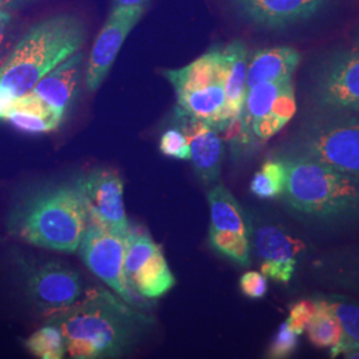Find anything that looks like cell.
Listing matches in <instances>:
<instances>
[{"instance_id": "7402d4cb", "label": "cell", "mask_w": 359, "mask_h": 359, "mask_svg": "<svg viewBox=\"0 0 359 359\" xmlns=\"http://www.w3.org/2000/svg\"><path fill=\"white\" fill-rule=\"evenodd\" d=\"M314 305V314L306 326V333L310 342L314 346L321 348L329 347L330 350L341 346L345 335L338 318L334 316L333 311L325 304L322 298L316 299Z\"/></svg>"}, {"instance_id": "7a4b0ae2", "label": "cell", "mask_w": 359, "mask_h": 359, "mask_svg": "<svg viewBox=\"0 0 359 359\" xmlns=\"http://www.w3.org/2000/svg\"><path fill=\"white\" fill-rule=\"evenodd\" d=\"M287 209L301 219L325 226L359 225V177L308 157L283 154Z\"/></svg>"}, {"instance_id": "ffe728a7", "label": "cell", "mask_w": 359, "mask_h": 359, "mask_svg": "<svg viewBox=\"0 0 359 359\" xmlns=\"http://www.w3.org/2000/svg\"><path fill=\"white\" fill-rule=\"evenodd\" d=\"M4 120L20 132L38 135L55 130L60 126L63 117L57 115L32 92H28L16 99L11 112Z\"/></svg>"}, {"instance_id": "d590c367", "label": "cell", "mask_w": 359, "mask_h": 359, "mask_svg": "<svg viewBox=\"0 0 359 359\" xmlns=\"http://www.w3.org/2000/svg\"><path fill=\"white\" fill-rule=\"evenodd\" d=\"M149 0H114L112 8L118 7H147Z\"/></svg>"}, {"instance_id": "d6a6232c", "label": "cell", "mask_w": 359, "mask_h": 359, "mask_svg": "<svg viewBox=\"0 0 359 359\" xmlns=\"http://www.w3.org/2000/svg\"><path fill=\"white\" fill-rule=\"evenodd\" d=\"M16 99L18 97L13 95L11 90L0 86V120H4L6 116L11 112Z\"/></svg>"}, {"instance_id": "836d02e7", "label": "cell", "mask_w": 359, "mask_h": 359, "mask_svg": "<svg viewBox=\"0 0 359 359\" xmlns=\"http://www.w3.org/2000/svg\"><path fill=\"white\" fill-rule=\"evenodd\" d=\"M342 355L345 358H359V344H346L332 351V358Z\"/></svg>"}, {"instance_id": "9c48e42d", "label": "cell", "mask_w": 359, "mask_h": 359, "mask_svg": "<svg viewBox=\"0 0 359 359\" xmlns=\"http://www.w3.org/2000/svg\"><path fill=\"white\" fill-rule=\"evenodd\" d=\"M126 241L124 271L129 289L145 298L168 293L176 285V278L161 248L142 229H129Z\"/></svg>"}, {"instance_id": "e0dca14e", "label": "cell", "mask_w": 359, "mask_h": 359, "mask_svg": "<svg viewBox=\"0 0 359 359\" xmlns=\"http://www.w3.org/2000/svg\"><path fill=\"white\" fill-rule=\"evenodd\" d=\"M83 59L81 51L75 52L43 77L31 90L62 117H65L67 109L76 97L83 75Z\"/></svg>"}, {"instance_id": "d4e9b609", "label": "cell", "mask_w": 359, "mask_h": 359, "mask_svg": "<svg viewBox=\"0 0 359 359\" xmlns=\"http://www.w3.org/2000/svg\"><path fill=\"white\" fill-rule=\"evenodd\" d=\"M26 348L34 357L41 359H62L67 354L65 337L51 323H47L27 338Z\"/></svg>"}, {"instance_id": "4dcf8cb0", "label": "cell", "mask_w": 359, "mask_h": 359, "mask_svg": "<svg viewBox=\"0 0 359 359\" xmlns=\"http://www.w3.org/2000/svg\"><path fill=\"white\" fill-rule=\"evenodd\" d=\"M243 294L250 299H261L268 293V277L259 271H246L240 278Z\"/></svg>"}, {"instance_id": "7c38bea8", "label": "cell", "mask_w": 359, "mask_h": 359, "mask_svg": "<svg viewBox=\"0 0 359 359\" xmlns=\"http://www.w3.org/2000/svg\"><path fill=\"white\" fill-rule=\"evenodd\" d=\"M145 7L112 8L103 28L93 43L86 72V86L99 90L121 50L130 31L142 19Z\"/></svg>"}, {"instance_id": "e575fe53", "label": "cell", "mask_w": 359, "mask_h": 359, "mask_svg": "<svg viewBox=\"0 0 359 359\" xmlns=\"http://www.w3.org/2000/svg\"><path fill=\"white\" fill-rule=\"evenodd\" d=\"M34 1H39V0H0V10L13 13V10L20 8V7L27 6L29 3H34Z\"/></svg>"}, {"instance_id": "83f0119b", "label": "cell", "mask_w": 359, "mask_h": 359, "mask_svg": "<svg viewBox=\"0 0 359 359\" xmlns=\"http://www.w3.org/2000/svg\"><path fill=\"white\" fill-rule=\"evenodd\" d=\"M161 154L179 160H191V148L187 136L179 128L168 129L160 140Z\"/></svg>"}, {"instance_id": "ba28073f", "label": "cell", "mask_w": 359, "mask_h": 359, "mask_svg": "<svg viewBox=\"0 0 359 359\" xmlns=\"http://www.w3.org/2000/svg\"><path fill=\"white\" fill-rule=\"evenodd\" d=\"M313 97L329 112L359 114V48L330 53L318 65Z\"/></svg>"}, {"instance_id": "52a82bcc", "label": "cell", "mask_w": 359, "mask_h": 359, "mask_svg": "<svg viewBox=\"0 0 359 359\" xmlns=\"http://www.w3.org/2000/svg\"><path fill=\"white\" fill-rule=\"evenodd\" d=\"M297 111L292 79L259 83L246 90L237 127L241 133L266 142L293 118Z\"/></svg>"}, {"instance_id": "6da1fadb", "label": "cell", "mask_w": 359, "mask_h": 359, "mask_svg": "<svg viewBox=\"0 0 359 359\" xmlns=\"http://www.w3.org/2000/svg\"><path fill=\"white\" fill-rule=\"evenodd\" d=\"M48 323L65 337L71 358H115L142 338L151 320L109 290L95 289L83 301L52 314Z\"/></svg>"}, {"instance_id": "44dd1931", "label": "cell", "mask_w": 359, "mask_h": 359, "mask_svg": "<svg viewBox=\"0 0 359 359\" xmlns=\"http://www.w3.org/2000/svg\"><path fill=\"white\" fill-rule=\"evenodd\" d=\"M210 208L209 231H226L240 236H250L243 208L222 184L215 185L208 194Z\"/></svg>"}, {"instance_id": "8992f818", "label": "cell", "mask_w": 359, "mask_h": 359, "mask_svg": "<svg viewBox=\"0 0 359 359\" xmlns=\"http://www.w3.org/2000/svg\"><path fill=\"white\" fill-rule=\"evenodd\" d=\"M333 114L306 123L295 135L286 154L308 157L359 177V118Z\"/></svg>"}, {"instance_id": "f546056e", "label": "cell", "mask_w": 359, "mask_h": 359, "mask_svg": "<svg viewBox=\"0 0 359 359\" xmlns=\"http://www.w3.org/2000/svg\"><path fill=\"white\" fill-rule=\"evenodd\" d=\"M314 301H299L290 308V314L286 322L293 333L301 335L306 332V326L314 314Z\"/></svg>"}, {"instance_id": "2e32d148", "label": "cell", "mask_w": 359, "mask_h": 359, "mask_svg": "<svg viewBox=\"0 0 359 359\" xmlns=\"http://www.w3.org/2000/svg\"><path fill=\"white\" fill-rule=\"evenodd\" d=\"M181 130L187 136L191 148L193 169L198 179L206 185L217 182L221 173V163L224 156L222 140L213 126L196 120L188 116L177 114Z\"/></svg>"}, {"instance_id": "9a60e30c", "label": "cell", "mask_w": 359, "mask_h": 359, "mask_svg": "<svg viewBox=\"0 0 359 359\" xmlns=\"http://www.w3.org/2000/svg\"><path fill=\"white\" fill-rule=\"evenodd\" d=\"M255 248L261 261V271L277 283H287L293 278L297 258L302 244L277 225H262L255 233Z\"/></svg>"}, {"instance_id": "4fadbf2b", "label": "cell", "mask_w": 359, "mask_h": 359, "mask_svg": "<svg viewBox=\"0 0 359 359\" xmlns=\"http://www.w3.org/2000/svg\"><path fill=\"white\" fill-rule=\"evenodd\" d=\"M27 294L39 309L52 316L76 304L83 294V283L76 271L47 262L28 274Z\"/></svg>"}, {"instance_id": "3957f363", "label": "cell", "mask_w": 359, "mask_h": 359, "mask_svg": "<svg viewBox=\"0 0 359 359\" xmlns=\"http://www.w3.org/2000/svg\"><path fill=\"white\" fill-rule=\"evenodd\" d=\"M88 222L86 200L76 181L28 193L13 206L8 229L28 244L75 253Z\"/></svg>"}, {"instance_id": "d6986e66", "label": "cell", "mask_w": 359, "mask_h": 359, "mask_svg": "<svg viewBox=\"0 0 359 359\" xmlns=\"http://www.w3.org/2000/svg\"><path fill=\"white\" fill-rule=\"evenodd\" d=\"M301 63L299 52L292 47H273L255 52L248 62L246 90L259 83L292 79Z\"/></svg>"}, {"instance_id": "277c9868", "label": "cell", "mask_w": 359, "mask_h": 359, "mask_svg": "<svg viewBox=\"0 0 359 359\" xmlns=\"http://www.w3.org/2000/svg\"><path fill=\"white\" fill-rule=\"evenodd\" d=\"M86 40L84 23L69 13L47 18L31 27L0 65V86L23 96L62 65Z\"/></svg>"}, {"instance_id": "cb8c5ba5", "label": "cell", "mask_w": 359, "mask_h": 359, "mask_svg": "<svg viewBox=\"0 0 359 359\" xmlns=\"http://www.w3.org/2000/svg\"><path fill=\"white\" fill-rule=\"evenodd\" d=\"M325 304L334 313L344 330V342L346 344H359V302L350 299L348 297L341 294H332L322 298ZM338 346V347H341ZM337 347V348H338ZM335 350V348H333ZM332 350V351H333Z\"/></svg>"}, {"instance_id": "5b68a950", "label": "cell", "mask_w": 359, "mask_h": 359, "mask_svg": "<svg viewBox=\"0 0 359 359\" xmlns=\"http://www.w3.org/2000/svg\"><path fill=\"white\" fill-rule=\"evenodd\" d=\"M164 75L177 96L176 112L226 130L225 71L221 48L206 52L191 65Z\"/></svg>"}, {"instance_id": "5bb4252c", "label": "cell", "mask_w": 359, "mask_h": 359, "mask_svg": "<svg viewBox=\"0 0 359 359\" xmlns=\"http://www.w3.org/2000/svg\"><path fill=\"white\" fill-rule=\"evenodd\" d=\"M241 16L253 25L281 29L314 18L330 0H231Z\"/></svg>"}, {"instance_id": "8fae6325", "label": "cell", "mask_w": 359, "mask_h": 359, "mask_svg": "<svg viewBox=\"0 0 359 359\" xmlns=\"http://www.w3.org/2000/svg\"><path fill=\"white\" fill-rule=\"evenodd\" d=\"M77 181L90 222L127 234L129 226L124 206V184L115 170L99 168Z\"/></svg>"}, {"instance_id": "603a6c76", "label": "cell", "mask_w": 359, "mask_h": 359, "mask_svg": "<svg viewBox=\"0 0 359 359\" xmlns=\"http://www.w3.org/2000/svg\"><path fill=\"white\" fill-rule=\"evenodd\" d=\"M287 182V167L281 158L269 160L262 164L250 182V192L258 198L270 200L283 197Z\"/></svg>"}, {"instance_id": "4316f807", "label": "cell", "mask_w": 359, "mask_h": 359, "mask_svg": "<svg viewBox=\"0 0 359 359\" xmlns=\"http://www.w3.org/2000/svg\"><path fill=\"white\" fill-rule=\"evenodd\" d=\"M326 268H329V278L333 283L359 295V250L338 258Z\"/></svg>"}, {"instance_id": "f1b7e54d", "label": "cell", "mask_w": 359, "mask_h": 359, "mask_svg": "<svg viewBox=\"0 0 359 359\" xmlns=\"http://www.w3.org/2000/svg\"><path fill=\"white\" fill-rule=\"evenodd\" d=\"M297 344L298 335L292 332L287 322H283L271 341V345L268 350V358L283 359L290 357L294 353Z\"/></svg>"}, {"instance_id": "1f68e13d", "label": "cell", "mask_w": 359, "mask_h": 359, "mask_svg": "<svg viewBox=\"0 0 359 359\" xmlns=\"http://www.w3.org/2000/svg\"><path fill=\"white\" fill-rule=\"evenodd\" d=\"M13 23V13L0 10V62L7 50V38Z\"/></svg>"}, {"instance_id": "ac0fdd59", "label": "cell", "mask_w": 359, "mask_h": 359, "mask_svg": "<svg viewBox=\"0 0 359 359\" xmlns=\"http://www.w3.org/2000/svg\"><path fill=\"white\" fill-rule=\"evenodd\" d=\"M225 71V120L226 130L237 127L246 96V75L249 51L243 40H234L221 48Z\"/></svg>"}, {"instance_id": "484cf974", "label": "cell", "mask_w": 359, "mask_h": 359, "mask_svg": "<svg viewBox=\"0 0 359 359\" xmlns=\"http://www.w3.org/2000/svg\"><path fill=\"white\" fill-rule=\"evenodd\" d=\"M209 244L233 262L249 266L250 264V240L246 236H240L226 231H209Z\"/></svg>"}, {"instance_id": "30bf717a", "label": "cell", "mask_w": 359, "mask_h": 359, "mask_svg": "<svg viewBox=\"0 0 359 359\" xmlns=\"http://www.w3.org/2000/svg\"><path fill=\"white\" fill-rule=\"evenodd\" d=\"M126 240L127 234L90 221L77 250L87 268L97 278L107 283L116 294L133 304V295L124 271Z\"/></svg>"}]
</instances>
